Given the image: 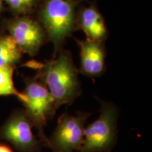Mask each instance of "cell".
Returning a JSON list of instances; mask_svg holds the SVG:
<instances>
[{
    "instance_id": "obj_1",
    "label": "cell",
    "mask_w": 152,
    "mask_h": 152,
    "mask_svg": "<svg viewBox=\"0 0 152 152\" xmlns=\"http://www.w3.org/2000/svg\"><path fill=\"white\" fill-rule=\"evenodd\" d=\"M24 66L35 70V77L50 92L57 109L64 104H71L81 94L79 71L69 51L62 49L52 60H32Z\"/></svg>"
},
{
    "instance_id": "obj_2",
    "label": "cell",
    "mask_w": 152,
    "mask_h": 152,
    "mask_svg": "<svg viewBox=\"0 0 152 152\" xmlns=\"http://www.w3.org/2000/svg\"><path fill=\"white\" fill-rule=\"evenodd\" d=\"M83 0H40L37 8V21L54 46V57L76 28V12Z\"/></svg>"
},
{
    "instance_id": "obj_3",
    "label": "cell",
    "mask_w": 152,
    "mask_h": 152,
    "mask_svg": "<svg viewBox=\"0 0 152 152\" xmlns=\"http://www.w3.org/2000/svg\"><path fill=\"white\" fill-rule=\"evenodd\" d=\"M26 113L32 124L37 130L39 141L45 147L50 148L49 138L45 133V127L49 119L54 116L57 109L54 100L45 85L37 77L28 78L23 92Z\"/></svg>"
},
{
    "instance_id": "obj_4",
    "label": "cell",
    "mask_w": 152,
    "mask_h": 152,
    "mask_svg": "<svg viewBox=\"0 0 152 152\" xmlns=\"http://www.w3.org/2000/svg\"><path fill=\"white\" fill-rule=\"evenodd\" d=\"M100 115L86 127L80 152H111L117 140L118 110L113 103L100 101Z\"/></svg>"
},
{
    "instance_id": "obj_5",
    "label": "cell",
    "mask_w": 152,
    "mask_h": 152,
    "mask_svg": "<svg viewBox=\"0 0 152 152\" xmlns=\"http://www.w3.org/2000/svg\"><path fill=\"white\" fill-rule=\"evenodd\" d=\"M90 113L80 112L77 115L62 114L52 137L49 139L54 152H73L80 149L84 142V131Z\"/></svg>"
},
{
    "instance_id": "obj_6",
    "label": "cell",
    "mask_w": 152,
    "mask_h": 152,
    "mask_svg": "<svg viewBox=\"0 0 152 152\" xmlns=\"http://www.w3.org/2000/svg\"><path fill=\"white\" fill-rule=\"evenodd\" d=\"M6 28L22 53L30 56L37 55L47 40L46 33L40 23L28 16H19L8 20Z\"/></svg>"
},
{
    "instance_id": "obj_7",
    "label": "cell",
    "mask_w": 152,
    "mask_h": 152,
    "mask_svg": "<svg viewBox=\"0 0 152 152\" xmlns=\"http://www.w3.org/2000/svg\"><path fill=\"white\" fill-rule=\"evenodd\" d=\"M33 127L24 111H16L0 128V140H7L20 152H40L42 144L34 134Z\"/></svg>"
},
{
    "instance_id": "obj_8",
    "label": "cell",
    "mask_w": 152,
    "mask_h": 152,
    "mask_svg": "<svg viewBox=\"0 0 152 152\" xmlns=\"http://www.w3.org/2000/svg\"><path fill=\"white\" fill-rule=\"evenodd\" d=\"M75 40L80 48L79 73L92 78L102 76L106 69V51L104 42L93 41L87 38L84 40Z\"/></svg>"
},
{
    "instance_id": "obj_9",
    "label": "cell",
    "mask_w": 152,
    "mask_h": 152,
    "mask_svg": "<svg viewBox=\"0 0 152 152\" xmlns=\"http://www.w3.org/2000/svg\"><path fill=\"white\" fill-rule=\"evenodd\" d=\"M81 2L76 12V28L83 30L87 39L104 42L109 32L103 15L94 4H82Z\"/></svg>"
},
{
    "instance_id": "obj_10",
    "label": "cell",
    "mask_w": 152,
    "mask_h": 152,
    "mask_svg": "<svg viewBox=\"0 0 152 152\" xmlns=\"http://www.w3.org/2000/svg\"><path fill=\"white\" fill-rule=\"evenodd\" d=\"M22 52L10 35L0 36V67H14L20 61Z\"/></svg>"
},
{
    "instance_id": "obj_11",
    "label": "cell",
    "mask_w": 152,
    "mask_h": 152,
    "mask_svg": "<svg viewBox=\"0 0 152 152\" xmlns=\"http://www.w3.org/2000/svg\"><path fill=\"white\" fill-rule=\"evenodd\" d=\"M14 67H0V96L12 95L16 96L23 104L26 102V96L14 86Z\"/></svg>"
},
{
    "instance_id": "obj_12",
    "label": "cell",
    "mask_w": 152,
    "mask_h": 152,
    "mask_svg": "<svg viewBox=\"0 0 152 152\" xmlns=\"http://www.w3.org/2000/svg\"><path fill=\"white\" fill-rule=\"evenodd\" d=\"M40 0H4L10 10L17 16H28L37 10Z\"/></svg>"
},
{
    "instance_id": "obj_13",
    "label": "cell",
    "mask_w": 152,
    "mask_h": 152,
    "mask_svg": "<svg viewBox=\"0 0 152 152\" xmlns=\"http://www.w3.org/2000/svg\"><path fill=\"white\" fill-rule=\"evenodd\" d=\"M0 152H13L10 148L4 144H0Z\"/></svg>"
},
{
    "instance_id": "obj_14",
    "label": "cell",
    "mask_w": 152,
    "mask_h": 152,
    "mask_svg": "<svg viewBox=\"0 0 152 152\" xmlns=\"http://www.w3.org/2000/svg\"><path fill=\"white\" fill-rule=\"evenodd\" d=\"M4 0H0V13L3 10V8H4Z\"/></svg>"
}]
</instances>
